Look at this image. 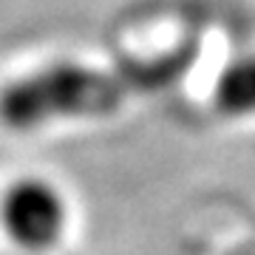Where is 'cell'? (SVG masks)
<instances>
[{
    "label": "cell",
    "instance_id": "obj_2",
    "mask_svg": "<svg viewBox=\"0 0 255 255\" xmlns=\"http://www.w3.org/2000/svg\"><path fill=\"white\" fill-rule=\"evenodd\" d=\"M0 221L9 238L20 247L46 250L63 233L65 204L51 184L40 179H20L3 193Z\"/></svg>",
    "mask_w": 255,
    "mask_h": 255
},
{
    "label": "cell",
    "instance_id": "obj_4",
    "mask_svg": "<svg viewBox=\"0 0 255 255\" xmlns=\"http://www.w3.org/2000/svg\"><path fill=\"white\" fill-rule=\"evenodd\" d=\"M233 255H255V250H238V253H233Z\"/></svg>",
    "mask_w": 255,
    "mask_h": 255
},
{
    "label": "cell",
    "instance_id": "obj_3",
    "mask_svg": "<svg viewBox=\"0 0 255 255\" xmlns=\"http://www.w3.org/2000/svg\"><path fill=\"white\" fill-rule=\"evenodd\" d=\"M216 102L224 114H233V117L255 114V57L238 60L221 74Z\"/></svg>",
    "mask_w": 255,
    "mask_h": 255
},
{
    "label": "cell",
    "instance_id": "obj_1",
    "mask_svg": "<svg viewBox=\"0 0 255 255\" xmlns=\"http://www.w3.org/2000/svg\"><path fill=\"white\" fill-rule=\"evenodd\" d=\"M179 60L128 65L122 71H97L82 65H48L9 82L0 94V119L9 128L28 130L51 119L91 117L117 108L133 88H150L173 77Z\"/></svg>",
    "mask_w": 255,
    "mask_h": 255
}]
</instances>
